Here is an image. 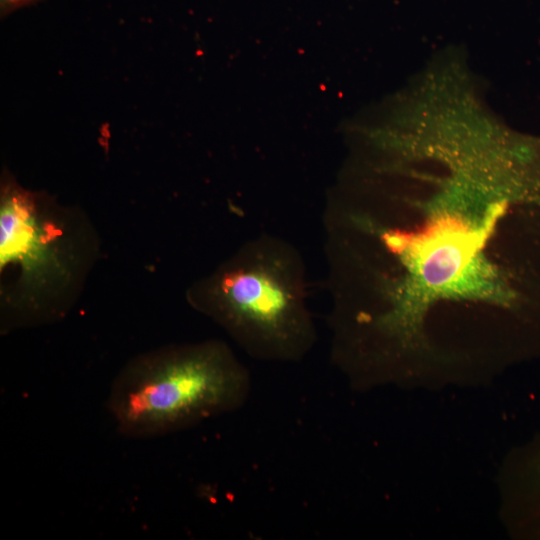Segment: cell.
<instances>
[{
    "mask_svg": "<svg viewBox=\"0 0 540 540\" xmlns=\"http://www.w3.org/2000/svg\"><path fill=\"white\" fill-rule=\"evenodd\" d=\"M100 255L98 234L76 206L0 182L1 332L57 322L78 300Z\"/></svg>",
    "mask_w": 540,
    "mask_h": 540,
    "instance_id": "6da1fadb",
    "label": "cell"
},
{
    "mask_svg": "<svg viewBox=\"0 0 540 540\" xmlns=\"http://www.w3.org/2000/svg\"><path fill=\"white\" fill-rule=\"evenodd\" d=\"M308 294L299 251L284 239L262 235L192 284L186 296L250 356L294 362L317 339Z\"/></svg>",
    "mask_w": 540,
    "mask_h": 540,
    "instance_id": "7a4b0ae2",
    "label": "cell"
},
{
    "mask_svg": "<svg viewBox=\"0 0 540 540\" xmlns=\"http://www.w3.org/2000/svg\"><path fill=\"white\" fill-rule=\"evenodd\" d=\"M248 370L223 341L170 345L130 360L115 377L107 408L131 438L177 432L241 408Z\"/></svg>",
    "mask_w": 540,
    "mask_h": 540,
    "instance_id": "3957f363",
    "label": "cell"
},
{
    "mask_svg": "<svg viewBox=\"0 0 540 540\" xmlns=\"http://www.w3.org/2000/svg\"><path fill=\"white\" fill-rule=\"evenodd\" d=\"M38 0H0L1 14L5 15L17 8L32 4Z\"/></svg>",
    "mask_w": 540,
    "mask_h": 540,
    "instance_id": "277c9868",
    "label": "cell"
}]
</instances>
